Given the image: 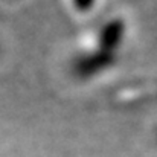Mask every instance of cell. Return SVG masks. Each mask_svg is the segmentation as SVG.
Listing matches in <instances>:
<instances>
[{
	"instance_id": "1",
	"label": "cell",
	"mask_w": 157,
	"mask_h": 157,
	"mask_svg": "<svg viewBox=\"0 0 157 157\" xmlns=\"http://www.w3.org/2000/svg\"><path fill=\"white\" fill-rule=\"evenodd\" d=\"M2 58H3V44L0 41V63H2Z\"/></svg>"
}]
</instances>
